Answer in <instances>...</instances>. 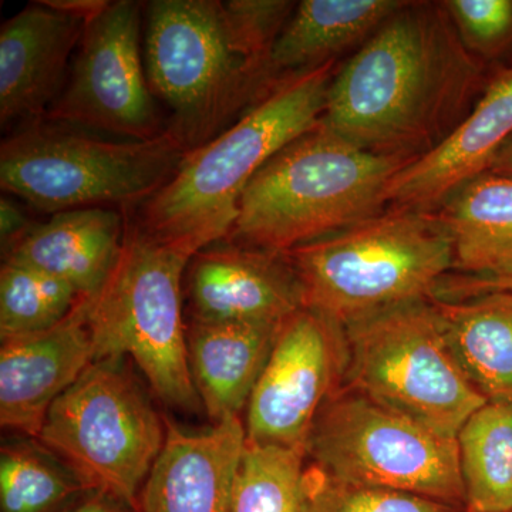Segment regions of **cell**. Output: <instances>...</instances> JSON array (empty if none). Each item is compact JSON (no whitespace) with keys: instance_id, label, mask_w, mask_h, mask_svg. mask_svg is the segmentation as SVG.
Wrapping results in <instances>:
<instances>
[{"instance_id":"30bf717a","label":"cell","mask_w":512,"mask_h":512,"mask_svg":"<svg viewBox=\"0 0 512 512\" xmlns=\"http://www.w3.org/2000/svg\"><path fill=\"white\" fill-rule=\"evenodd\" d=\"M306 457L343 483L466 508L457 441L343 386L313 423Z\"/></svg>"},{"instance_id":"5b68a950","label":"cell","mask_w":512,"mask_h":512,"mask_svg":"<svg viewBox=\"0 0 512 512\" xmlns=\"http://www.w3.org/2000/svg\"><path fill=\"white\" fill-rule=\"evenodd\" d=\"M282 255L298 281L302 308L342 326L433 298L454 269L453 242L437 215L400 208Z\"/></svg>"},{"instance_id":"d6986e66","label":"cell","mask_w":512,"mask_h":512,"mask_svg":"<svg viewBox=\"0 0 512 512\" xmlns=\"http://www.w3.org/2000/svg\"><path fill=\"white\" fill-rule=\"evenodd\" d=\"M279 323L187 322L188 365L212 423L241 417L274 348Z\"/></svg>"},{"instance_id":"9c48e42d","label":"cell","mask_w":512,"mask_h":512,"mask_svg":"<svg viewBox=\"0 0 512 512\" xmlns=\"http://www.w3.org/2000/svg\"><path fill=\"white\" fill-rule=\"evenodd\" d=\"M126 360H94L50 407L37 440L90 490L116 495L137 511L164 446L165 423Z\"/></svg>"},{"instance_id":"d4e9b609","label":"cell","mask_w":512,"mask_h":512,"mask_svg":"<svg viewBox=\"0 0 512 512\" xmlns=\"http://www.w3.org/2000/svg\"><path fill=\"white\" fill-rule=\"evenodd\" d=\"M306 458L303 450L247 440L235 480L232 512H306Z\"/></svg>"},{"instance_id":"ba28073f","label":"cell","mask_w":512,"mask_h":512,"mask_svg":"<svg viewBox=\"0 0 512 512\" xmlns=\"http://www.w3.org/2000/svg\"><path fill=\"white\" fill-rule=\"evenodd\" d=\"M345 330V386L380 406L456 440L487 403L451 352L431 299L384 309Z\"/></svg>"},{"instance_id":"277c9868","label":"cell","mask_w":512,"mask_h":512,"mask_svg":"<svg viewBox=\"0 0 512 512\" xmlns=\"http://www.w3.org/2000/svg\"><path fill=\"white\" fill-rule=\"evenodd\" d=\"M416 157L363 150L322 119L249 181L224 241L285 254L379 214L397 171Z\"/></svg>"},{"instance_id":"4fadbf2b","label":"cell","mask_w":512,"mask_h":512,"mask_svg":"<svg viewBox=\"0 0 512 512\" xmlns=\"http://www.w3.org/2000/svg\"><path fill=\"white\" fill-rule=\"evenodd\" d=\"M512 137V66L487 80L473 109L444 140L397 171L384 204L412 211L437 208L458 188L487 173Z\"/></svg>"},{"instance_id":"52a82bcc","label":"cell","mask_w":512,"mask_h":512,"mask_svg":"<svg viewBox=\"0 0 512 512\" xmlns=\"http://www.w3.org/2000/svg\"><path fill=\"white\" fill-rule=\"evenodd\" d=\"M52 119L29 121L0 147V185L45 212L136 210L171 177L185 154L171 131L153 140L113 141Z\"/></svg>"},{"instance_id":"836d02e7","label":"cell","mask_w":512,"mask_h":512,"mask_svg":"<svg viewBox=\"0 0 512 512\" xmlns=\"http://www.w3.org/2000/svg\"><path fill=\"white\" fill-rule=\"evenodd\" d=\"M466 512H470V511H466Z\"/></svg>"},{"instance_id":"4dcf8cb0","label":"cell","mask_w":512,"mask_h":512,"mask_svg":"<svg viewBox=\"0 0 512 512\" xmlns=\"http://www.w3.org/2000/svg\"><path fill=\"white\" fill-rule=\"evenodd\" d=\"M63 512H137L126 501L101 490H89Z\"/></svg>"},{"instance_id":"3957f363","label":"cell","mask_w":512,"mask_h":512,"mask_svg":"<svg viewBox=\"0 0 512 512\" xmlns=\"http://www.w3.org/2000/svg\"><path fill=\"white\" fill-rule=\"evenodd\" d=\"M335 67L330 60L278 80L241 119L185 154L173 177L130 210L137 224L192 256L227 239L249 181L322 119Z\"/></svg>"},{"instance_id":"7402d4cb","label":"cell","mask_w":512,"mask_h":512,"mask_svg":"<svg viewBox=\"0 0 512 512\" xmlns=\"http://www.w3.org/2000/svg\"><path fill=\"white\" fill-rule=\"evenodd\" d=\"M403 5L404 0H303L272 49V79L315 69L363 45Z\"/></svg>"},{"instance_id":"83f0119b","label":"cell","mask_w":512,"mask_h":512,"mask_svg":"<svg viewBox=\"0 0 512 512\" xmlns=\"http://www.w3.org/2000/svg\"><path fill=\"white\" fill-rule=\"evenodd\" d=\"M458 35L477 59L493 60L512 52V0H446Z\"/></svg>"},{"instance_id":"7a4b0ae2","label":"cell","mask_w":512,"mask_h":512,"mask_svg":"<svg viewBox=\"0 0 512 512\" xmlns=\"http://www.w3.org/2000/svg\"><path fill=\"white\" fill-rule=\"evenodd\" d=\"M295 8L284 0L148 3V84L171 111L167 130L188 153L274 86L272 49Z\"/></svg>"},{"instance_id":"f1b7e54d","label":"cell","mask_w":512,"mask_h":512,"mask_svg":"<svg viewBox=\"0 0 512 512\" xmlns=\"http://www.w3.org/2000/svg\"><path fill=\"white\" fill-rule=\"evenodd\" d=\"M505 291L512 292V278L494 279L477 278V276H446L441 281L433 298L443 301L473 298L483 293Z\"/></svg>"},{"instance_id":"8fae6325","label":"cell","mask_w":512,"mask_h":512,"mask_svg":"<svg viewBox=\"0 0 512 512\" xmlns=\"http://www.w3.org/2000/svg\"><path fill=\"white\" fill-rule=\"evenodd\" d=\"M46 117L137 141L167 131L148 84L140 3L109 2L87 22L63 93Z\"/></svg>"},{"instance_id":"cb8c5ba5","label":"cell","mask_w":512,"mask_h":512,"mask_svg":"<svg viewBox=\"0 0 512 512\" xmlns=\"http://www.w3.org/2000/svg\"><path fill=\"white\" fill-rule=\"evenodd\" d=\"M90 488L37 439L0 450V512H63Z\"/></svg>"},{"instance_id":"8992f818","label":"cell","mask_w":512,"mask_h":512,"mask_svg":"<svg viewBox=\"0 0 512 512\" xmlns=\"http://www.w3.org/2000/svg\"><path fill=\"white\" fill-rule=\"evenodd\" d=\"M119 259L86 301L94 360L124 357L136 363L165 406L201 407L192 382L184 320V275L192 255L147 234L130 210Z\"/></svg>"},{"instance_id":"d6a6232c","label":"cell","mask_w":512,"mask_h":512,"mask_svg":"<svg viewBox=\"0 0 512 512\" xmlns=\"http://www.w3.org/2000/svg\"><path fill=\"white\" fill-rule=\"evenodd\" d=\"M487 173L512 177V137L495 154Z\"/></svg>"},{"instance_id":"f546056e","label":"cell","mask_w":512,"mask_h":512,"mask_svg":"<svg viewBox=\"0 0 512 512\" xmlns=\"http://www.w3.org/2000/svg\"><path fill=\"white\" fill-rule=\"evenodd\" d=\"M35 225L30 224L28 214L16 202L2 198L0 201V239L3 254L15 247L20 239L29 234Z\"/></svg>"},{"instance_id":"2e32d148","label":"cell","mask_w":512,"mask_h":512,"mask_svg":"<svg viewBox=\"0 0 512 512\" xmlns=\"http://www.w3.org/2000/svg\"><path fill=\"white\" fill-rule=\"evenodd\" d=\"M94 362L86 301L53 328L2 340L0 424L37 439L53 403Z\"/></svg>"},{"instance_id":"44dd1931","label":"cell","mask_w":512,"mask_h":512,"mask_svg":"<svg viewBox=\"0 0 512 512\" xmlns=\"http://www.w3.org/2000/svg\"><path fill=\"white\" fill-rule=\"evenodd\" d=\"M431 301L451 352L481 396L512 404V292Z\"/></svg>"},{"instance_id":"7c38bea8","label":"cell","mask_w":512,"mask_h":512,"mask_svg":"<svg viewBox=\"0 0 512 512\" xmlns=\"http://www.w3.org/2000/svg\"><path fill=\"white\" fill-rule=\"evenodd\" d=\"M348 366L345 326L306 308L286 316L245 409L247 440L306 451L320 410L345 386Z\"/></svg>"},{"instance_id":"1f68e13d","label":"cell","mask_w":512,"mask_h":512,"mask_svg":"<svg viewBox=\"0 0 512 512\" xmlns=\"http://www.w3.org/2000/svg\"><path fill=\"white\" fill-rule=\"evenodd\" d=\"M50 8L62 10L70 15L92 20L109 5L107 0H43Z\"/></svg>"},{"instance_id":"e0dca14e","label":"cell","mask_w":512,"mask_h":512,"mask_svg":"<svg viewBox=\"0 0 512 512\" xmlns=\"http://www.w3.org/2000/svg\"><path fill=\"white\" fill-rule=\"evenodd\" d=\"M89 20L32 2L0 30V121L43 119L66 86Z\"/></svg>"},{"instance_id":"ac0fdd59","label":"cell","mask_w":512,"mask_h":512,"mask_svg":"<svg viewBox=\"0 0 512 512\" xmlns=\"http://www.w3.org/2000/svg\"><path fill=\"white\" fill-rule=\"evenodd\" d=\"M126 212L116 208H80L59 212L35 225L3 254V261L32 266L72 286L89 301L113 271L123 247Z\"/></svg>"},{"instance_id":"5bb4252c","label":"cell","mask_w":512,"mask_h":512,"mask_svg":"<svg viewBox=\"0 0 512 512\" xmlns=\"http://www.w3.org/2000/svg\"><path fill=\"white\" fill-rule=\"evenodd\" d=\"M191 320L279 323L302 308L301 291L282 254L228 241L192 256L184 275Z\"/></svg>"},{"instance_id":"9a60e30c","label":"cell","mask_w":512,"mask_h":512,"mask_svg":"<svg viewBox=\"0 0 512 512\" xmlns=\"http://www.w3.org/2000/svg\"><path fill=\"white\" fill-rule=\"evenodd\" d=\"M160 456L138 495L137 512H232L235 480L247 444L244 420L185 430L165 419Z\"/></svg>"},{"instance_id":"4316f807","label":"cell","mask_w":512,"mask_h":512,"mask_svg":"<svg viewBox=\"0 0 512 512\" xmlns=\"http://www.w3.org/2000/svg\"><path fill=\"white\" fill-rule=\"evenodd\" d=\"M303 490L306 512H466L423 495L343 483L311 463Z\"/></svg>"},{"instance_id":"ffe728a7","label":"cell","mask_w":512,"mask_h":512,"mask_svg":"<svg viewBox=\"0 0 512 512\" xmlns=\"http://www.w3.org/2000/svg\"><path fill=\"white\" fill-rule=\"evenodd\" d=\"M454 269L477 278H512V177L478 175L440 205Z\"/></svg>"},{"instance_id":"6da1fadb","label":"cell","mask_w":512,"mask_h":512,"mask_svg":"<svg viewBox=\"0 0 512 512\" xmlns=\"http://www.w3.org/2000/svg\"><path fill=\"white\" fill-rule=\"evenodd\" d=\"M484 67L443 2H404L335 74L322 121L363 150L419 157L470 111Z\"/></svg>"},{"instance_id":"484cf974","label":"cell","mask_w":512,"mask_h":512,"mask_svg":"<svg viewBox=\"0 0 512 512\" xmlns=\"http://www.w3.org/2000/svg\"><path fill=\"white\" fill-rule=\"evenodd\" d=\"M82 301L72 286L32 266L3 261L0 269V340L43 332Z\"/></svg>"},{"instance_id":"603a6c76","label":"cell","mask_w":512,"mask_h":512,"mask_svg":"<svg viewBox=\"0 0 512 512\" xmlns=\"http://www.w3.org/2000/svg\"><path fill=\"white\" fill-rule=\"evenodd\" d=\"M456 441L466 511L512 512V404H483Z\"/></svg>"}]
</instances>
